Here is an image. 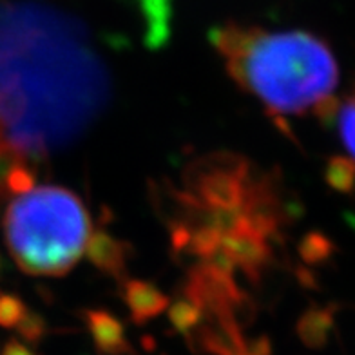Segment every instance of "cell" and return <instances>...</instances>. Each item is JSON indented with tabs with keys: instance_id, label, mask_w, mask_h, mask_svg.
Returning a JSON list of instances; mask_svg holds the SVG:
<instances>
[{
	"instance_id": "6da1fadb",
	"label": "cell",
	"mask_w": 355,
	"mask_h": 355,
	"mask_svg": "<svg viewBox=\"0 0 355 355\" xmlns=\"http://www.w3.org/2000/svg\"><path fill=\"white\" fill-rule=\"evenodd\" d=\"M82 24L38 0H0V144L29 162L91 125L109 80Z\"/></svg>"
},
{
	"instance_id": "7a4b0ae2",
	"label": "cell",
	"mask_w": 355,
	"mask_h": 355,
	"mask_svg": "<svg viewBox=\"0 0 355 355\" xmlns=\"http://www.w3.org/2000/svg\"><path fill=\"white\" fill-rule=\"evenodd\" d=\"M211 44L239 87L274 116L315 111L334 96L339 67L332 49L309 31H266L229 22Z\"/></svg>"
},
{
	"instance_id": "3957f363",
	"label": "cell",
	"mask_w": 355,
	"mask_h": 355,
	"mask_svg": "<svg viewBox=\"0 0 355 355\" xmlns=\"http://www.w3.org/2000/svg\"><path fill=\"white\" fill-rule=\"evenodd\" d=\"M6 245L26 274L60 277L82 259L91 236L84 201L66 187L44 185L17 194L6 207Z\"/></svg>"
},
{
	"instance_id": "277c9868",
	"label": "cell",
	"mask_w": 355,
	"mask_h": 355,
	"mask_svg": "<svg viewBox=\"0 0 355 355\" xmlns=\"http://www.w3.org/2000/svg\"><path fill=\"white\" fill-rule=\"evenodd\" d=\"M259 178L261 174L243 156L212 153L185 168L182 191L201 205L245 211Z\"/></svg>"
},
{
	"instance_id": "5b68a950",
	"label": "cell",
	"mask_w": 355,
	"mask_h": 355,
	"mask_svg": "<svg viewBox=\"0 0 355 355\" xmlns=\"http://www.w3.org/2000/svg\"><path fill=\"white\" fill-rule=\"evenodd\" d=\"M183 295L198 304L203 315H230L243 324L254 313V304L247 292L239 288L236 277L225 276L203 263L191 266Z\"/></svg>"
},
{
	"instance_id": "8992f818",
	"label": "cell",
	"mask_w": 355,
	"mask_h": 355,
	"mask_svg": "<svg viewBox=\"0 0 355 355\" xmlns=\"http://www.w3.org/2000/svg\"><path fill=\"white\" fill-rule=\"evenodd\" d=\"M220 243L236 265V270H241L252 281L261 279L272 261V241L254 230H238L221 238Z\"/></svg>"
},
{
	"instance_id": "52a82bcc",
	"label": "cell",
	"mask_w": 355,
	"mask_h": 355,
	"mask_svg": "<svg viewBox=\"0 0 355 355\" xmlns=\"http://www.w3.org/2000/svg\"><path fill=\"white\" fill-rule=\"evenodd\" d=\"M85 254H87L91 265L103 272L105 276L120 281V283L127 279V263L131 256V245L112 236L103 227H96L91 230Z\"/></svg>"
},
{
	"instance_id": "ba28073f",
	"label": "cell",
	"mask_w": 355,
	"mask_h": 355,
	"mask_svg": "<svg viewBox=\"0 0 355 355\" xmlns=\"http://www.w3.org/2000/svg\"><path fill=\"white\" fill-rule=\"evenodd\" d=\"M120 286H122L120 294H122L123 303L129 309L132 321L138 324H144V322L162 315L164 312H167L168 304H171L168 295L150 281L127 277L120 283Z\"/></svg>"
},
{
	"instance_id": "9c48e42d",
	"label": "cell",
	"mask_w": 355,
	"mask_h": 355,
	"mask_svg": "<svg viewBox=\"0 0 355 355\" xmlns=\"http://www.w3.org/2000/svg\"><path fill=\"white\" fill-rule=\"evenodd\" d=\"M85 324H87L89 336L93 339L94 346L102 354L123 355L131 352V346L127 343L125 328L107 310L89 309L84 312Z\"/></svg>"
},
{
	"instance_id": "30bf717a",
	"label": "cell",
	"mask_w": 355,
	"mask_h": 355,
	"mask_svg": "<svg viewBox=\"0 0 355 355\" xmlns=\"http://www.w3.org/2000/svg\"><path fill=\"white\" fill-rule=\"evenodd\" d=\"M336 327L334 306H313L303 313L297 321V334L309 348H322L330 339Z\"/></svg>"
},
{
	"instance_id": "8fae6325",
	"label": "cell",
	"mask_w": 355,
	"mask_h": 355,
	"mask_svg": "<svg viewBox=\"0 0 355 355\" xmlns=\"http://www.w3.org/2000/svg\"><path fill=\"white\" fill-rule=\"evenodd\" d=\"M322 174L330 189L339 194L355 196V159L348 156H330Z\"/></svg>"
},
{
	"instance_id": "7c38bea8",
	"label": "cell",
	"mask_w": 355,
	"mask_h": 355,
	"mask_svg": "<svg viewBox=\"0 0 355 355\" xmlns=\"http://www.w3.org/2000/svg\"><path fill=\"white\" fill-rule=\"evenodd\" d=\"M167 312L173 327L176 328V332L187 337H191V334L200 327V322L205 318L200 306L192 303L191 300H187L185 295L182 300H178L176 303L168 304Z\"/></svg>"
},
{
	"instance_id": "4fadbf2b",
	"label": "cell",
	"mask_w": 355,
	"mask_h": 355,
	"mask_svg": "<svg viewBox=\"0 0 355 355\" xmlns=\"http://www.w3.org/2000/svg\"><path fill=\"white\" fill-rule=\"evenodd\" d=\"M24 162H29V159L20 156L19 153H15L8 145L0 144V218L4 216L6 207L13 198V192H11L10 187L11 174Z\"/></svg>"
},
{
	"instance_id": "5bb4252c",
	"label": "cell",
	"mask_w": 355,
	"mask_h": 355,
	"mask_svg": "<svg viewBox=\"0 0 355 355\" xmlns=\"http://www.w3.org/2000/svg\"><path fill=\"white\" fill-rule=\"evenodd\" d=\"M334 243L321 232L306 234L300 243V256L306 265H319L334 254Z\"/></svg>"
},
{
	"instance_id": "9a60e30c",
	"label": "cell",
	"mask_w": 355,
	"mask_h": 355,
	"mask_svg": "<svg viewBox=\"0 0 355 355\" xmlns=\"http://www.w3.org/2000/svg\"><path fill=\"white\" fill-rule=\"evenodd\" d=\"M336 118L343 145L350 153V158L355 159V96L345 103H339Z\"/></svg>"
},
{
	"instance_id": "2e32d148",
	"label": "cell",
	"mask_w": 355,
	"mask_h": 355,
	"mask_svg": "<svg viewBox=\"0 0 355 355\" xmlns=\"http://www.w3.org/2000/svg\"><path fill=\"white\" fill-rule=\"evenodd\" d=\"M28 306L19 295L0 294V327L17 328Z\"/></svg>"
},
{
	"instance_id": "e0dca14e",
	"label": "cell",
	"mask_w": 355,
	"mask_h": 355,
	"mask_svg": "<svg viewBox=\"0 0 355 355\" xmlns=\"http://www.w3.org/2000/svg\"><path fill=\"white\" fill-rule=\"evenodd\" d=\"M17 330H19L20 336L26 339V341H40V337H44L46 334V319L40 315V313L33 312V310H26L24 318L20 319V322L17 324Z\"/></svg>"
},
{
	"instance_id": "ac0fdd59",
	"label": "cell",
	"mask_w": 355,
	"mask_h": 355,
	"mask_svg": "<svg viewBox=\"0 0 355 355\" xmlns=\"http://www.w3.org/2000/svg\"><path fill=\"white\" fill-rule=\"evenodd\" d=\"M0 355H35L31 352V348L24 345V343L17 341V339H11V341L6 343L0 350Z\"/></svg>"
},
{
	"instance_id": "d6986e66",
	"label": "cell",
	"mask_w": 355,
	"mask_h": 355,
	"mask_svg": "<svg viewBox=\"0 0 355 355\" xmlns=\"http://www.w3.org/2000/svg\"><path fill=\"white\" fill-rule=\"evenodd\" d=\"M0 272H2V257H0Z\"/></svg>"
}]
</instances>
